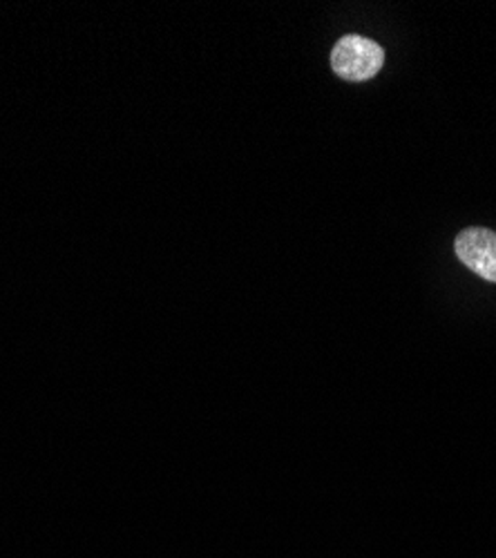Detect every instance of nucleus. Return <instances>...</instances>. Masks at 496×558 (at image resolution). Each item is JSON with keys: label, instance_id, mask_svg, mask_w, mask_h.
I'll use <instances>...</instances> for the list:
<instances>
[{"label": "nucleus", "instance_id": "f03ea898", "mask_svg": "<svg viewBox=\"0 0 496 558\" xmlns=\"http://www.w3.org/2000/svg\"><path fill=\"white\" fill-rule=\"evenodd\" d=\"M459 259L487 282H496V232L487 228H468L457 238Z\"/></svg>", "mask_w": 496, "mask_h": 558}, {"label": "nucleus", "instance_id": "f257e3e1", "mask_svg": "<svg viewBox=\"0 0 496 558\" xmlns=\"http://www.w3.org/2000/svg\"><path fill=\"white\" fill-rule=\"evenodd\" d=\"M385 63V52L378 43L363 36H344L331 52V68L344 81L374 78Z\"/></svg>", "mask_w": 496, "mask_h": 558}]
</instances>
